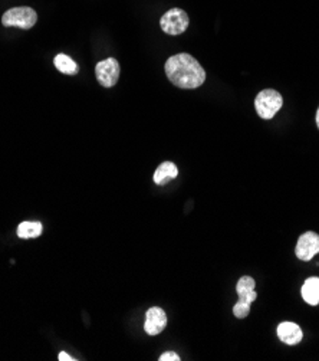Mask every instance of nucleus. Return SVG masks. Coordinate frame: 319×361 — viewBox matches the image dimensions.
Masks as SVG:
<instances>
[{"label":"nucleus","instance_id":"obj_1","mask_svg":"<svg viewBox=\"0 0 319 361\" xmlns=\"http://www.w3.org/2000/svg\"><path fill=\"white\" fill-rule=\"evenodd\" d=\"M165 74L172 84L183 89L199 88L206 81L204 68L189 54H178L167 59Z\"/></svg>","mask_w":319,"mask_h":361},{"label":"nucleus","instance_id":"obj_2","mask_svg":"<svg viewBox=\"0 0 319 361\" xmlns=\"http://www.w3.org/2000/svg\"><path fill=\"white\" fill-rule=\"evenodd\" d=\"M283 105V98L275 89H263L255 100L256 113L263 120H270L275 117Z\"/></svg>","mask_w":319,"mask_h":361},{"label":"nucleus","instance_id":"obj_3","mask_svg":"<svg viewBox=\"0 0 319 361\" xmlns=\"http://www.w3.org/2000/svg\"><path fill=\"white\" fill-rule=\"evenodd\" d=\"M189 23H190L189 14L183 9H178V8L165 12L163 14V18L160 19V26L163 29V32L172 36H177L186 32Z\"/></svg>","mask_w":319,"mask_h":361},{"label":"nucleus","instance_id":"obj_4","mask_svg":"<svg viewBox=\"0 0 319 361\" xmlns=\"http://www.w3.org/2000/svg\"><path fill=\"white\" fill-rule=\"evenodd\" d=\"M38 21V14L32 8H13L5 12L2 23L6 28H21V29H30L34 28Z\"/></svg>","mask_w":319,"mask_h":361},{"label":"nucleus","instance_id":"obj_5","mask_svg":"<svg viewBox=\"0 0 319 361\" xmlns=\"http://www.w3.org/2000/svg\"><path fill=\"white\" fill-rule=\"evenodd\" d=\"M119 71L121 69H119L118 61L114 58L104 59V61L98 62L97 67H95L97 80L104 88H111L118 83Z\"/></svg>","mask_w":319,"mask_h":361},{"label":"nucleus","instance_id":"obj_6","mask_svg":"<svg viewBox=\"0 0 319 361\" xmlns=\"http://www.w3.org/2000/svg\"><path fill=\"white\" fill-rule=\"evenodd\" d=\"M319 252V234L315 232H305L298 239L295 254L300 261H311Z\"/></svg>","mask_w":319,"mask_h":361},{"label":"nucleus","instance_id":"obj_7","mask_svg":"<svg viewBox=\"0 0 319 361\" xmlns=\"http://www.w3.org/2000/svg\"><path fill=\"white\" fill-rule=\"evenodd\" d=\"M167 327V316L165 312L158 308L153 307L147 311V320L144 324V329L148 336H158L164 331Z\"/></svg>","mask_w":319,"mask_h":361},{"label":"nucleus","instance_id":"obj_8","mask_svg":"<svg viewBox=\"0 0 319 361\" xmlns=\"http://www.w3.org/2000/svg\"><path fill=\"white\" fill-rule=\"evenodd\" d=\"M278 337L287 345H296L302 341V329L298 324L285 321L278 325Z\"/></svg>","mask_w":319,"mask_h":361},{"label":"nucleus","instance_id":"obj_9","mask_svg":"<svg viewBox=\"0 0 319 361\" xmlns=\"http://www.w3.org/2000/svg\"><path fill=\"white\" fill-rule=\"evenodd\" d=\"M255 279L252 276H241L236 285V291L239 294V301L243 304L252 305V303L257 298V292L255 291Z\"/></svg>","mask_w":319,"mask_h":361},{"label":"nucleus","instance_id":"obj_10","mask_svg":"<svg viewBox=\"0 0 319 361\" xmlns=\"http://www.w3.org/2000/svg\"><path fill=\"white\" fill-rule=\"evenodd\" d=\"M178 176V168L172 162H164L158 166V168L154 173V183L158 186H164L170 183Z\"/></svg>","mask_w":319,"mask_h":361},{"label":"nucleus","instance_id":"obj_11","mask_svg":"<svg viewBox=\"0 0 319 361\" xmlns=\"http://www.w3.org/2000/svg\"><path fill=\"white\" fill-rule=\"evenodd\" d=\"M302 298L307 304L316 307L319 304V278L312 276L305 281L302 287Z\"/></svg>","mask_w":319,"mask_h":361},{"label":"nucleus","instance_id":"obj_12","mask_svg":"<svg viewBox=\"0 0 319 361\" xmlns=\"http://www.w3.org/2000/svg\"><path fill=\"white\" fill-rule=\"evenodd\" d=\"M54 64L55 67L65 75H77L78 74V65L75 64V61L72 58H69L68 55L64 54H59L55 56L54 59Z\"/></svg>","mask_w":319,"mask_h":361},{"label":"nucleus","instance_id":"obj_13","mask_svg":"<svg viewBox=\"0 0 319 361\" xmlns=\"http://www.w3.org/2000/svg\"><path fill=\"white\" fill-rule=\"evenodd\" d=\"M43 226L40 222H22L18 228V237L21 239H32L42 234Z\"/></svg>","mask_w":319,"mask_h":361},{"label":"nucleus","instance_id":"obj_14","mask_svg":"<svg viewBox=\"0 0 319 361\" xmlns=\"http://www.w3.org/2000/svg\"><path fill=\"white\" fill-rule=\"evenodd\" d=\"M233 314H235V317L237 318H246L249 314H250V305L248 304H243L240 301L236 303V305L233 307Z\"/></svg>","mask_w":319,"mask_h":361},{"label":"nucleus","instance_id":"obj_15","mask_svg":"<svg viewBox=\"0 0 319 361\" xmlns=\"http://www.w3.org/2000/svg\"><path fill=\"white\" fill-rule=\"evenodd\" d=\"M158 360H160V361H180L181 358H180L176 353H173V351H167V353L161 354Z\"/></svg>","mask_w":319,"mask_h":361},{"label":"nucleus","instance_id":"obj_16","mask_svg":"<svg viewBox=\"0 0 319 361\" xmlns=\"http://www.w3.org/2000/svg\"><path fill=\"white\" fill-rule=\"evenodd\" d=\"M59 360L60 361H75V358H72L69 354H67V353H59Z\"/></svg>","mask_w":319,"mask_h":361},{"label":"nucleus","instance_id":"obj_17","mask_svg":"<svg viewBox=\"0 0 319 361\" xmlns=\"http://www.w3.org/2000/svg\"><path fill=\"white\" fill-rule=\"evenodd\" d=\"M316 125H318V129H319V108H318V111H316Z\"/></svg>","mask_w":319,"mask_h":361}]
</instances>
